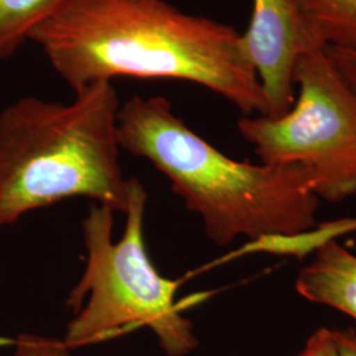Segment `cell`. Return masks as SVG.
<instances>
[{"mask_svg": "<svg viewBox=\"0 0 356 356\" xmlns=\"http://www.w3.org/2000/svg\"><path fill=\"white\" fill-rule=\"evenodd\" d=\"M13 346V356H73L64 339L36 334H20Z\"/></svg>", "mask_w": 356, "mask_h": 356, "instance_id": "11", "label": "cell"}, {"mask_svg": "<svg viewBox=\"0 0 356 356\" xmlns=\"http://www.w3.org/2000/svg\"><path fill=\"white\" fill-rule=\"evenodd\" d=\"M76 0H0V61L13 57L38 26Z\"/></svg>", "mask_w": 356, "mask_h": 356, "instance_id": "9", "label": "cell"}, {"mask_svg": "<svg viewBox=\"0 0 356 356\" xmlns=\"http://www.w3.org/2000/svg\"><path fill=\"white\" fill-rule=\"evenodd\" d=\"M297 356H339L334 329L321 327L314 331Z\"/></svg>", "mask_w": 356, "mask_h": 356, "instance_id": "12", "label": "cell"}, {"mask_svg": "<svg viewBox=\"0 0 356 356\" xmlns=\"http://www.w3.org/2000/svg\"><path fill=\"white\" fill-rule=\"evenodd\" d=\"M119 108L114 85L97 82L70 103L23 97L0 113V229L73 197L126 214Z\"/></svg>", "mask_w": 356, "mask_h": 356, "instance_id": "3", "label": "cell"}, {"mask_svg": "<svg viewBox=\"0 0 356 356\" xmlns=\"http://www.w3.org/2000/svg\"><path fill=\"white\" fill-rule=\"evenodd\" d=\"M116 135L120 149L169 179L219 247L317 223L321 200L305 168L231 159L191 131L164 97L135 95L120 104Z\"/></svg>", "mask_w": 356, "mask_h": 356, "instance_id": "2", "label": "cell"}, {"mask_svg": "<svg viewBox=\"0 0 356 356\" xmlns=\"http://www.w3.org/2000/svg\"><path fill=\"white\" fill-rule=\"evenodd\" d=\"M31 41L74 92L120 76L177 79L216 92L244 115H267L242 33L166 0H76Z\"/></svg>", "mask_w": 356, "mask_h": 356, "instance_id": "1", "label": "cell"}, {"mask_svg": "<svg viewBox=\"0 0 356 356\" xmlns=\"http://www.w3.org/2000/svg\"><path fill=\"white\" fill-rule=\"evenodd\" d=\"M294 83L288 113L244 115L238 129L261 163L301 165L319 200L343 202L356 195V94L325 48L297 61Z\"/></svg>", "mask_w": 356, "mask_h": 356, "instance_id": "5", "label": "cell"}, {"mask_svg": "<svg viewBox=\"0 0 356 356\" xmlns=\"http://www.w3.org/2000/svg\"><path fill=\"white\" fill-rule=\"evenodd\" d=\"M148 194L131 178L123 236L113 239L114 211L91 204L82 222L86 266L69 293L74 313L64 342L70 348L98 343L128 329L147 326L166 356H188L198 347L191 321L181 314V281L164 277L151 261L144 235Z\"/></svg>", "mask_w": 356, "mask_h": 356, "instance_id": "4", "label": "cell"}, {"mask_svg": "<svg viewBox=\"0 0 356 356\" xmlns=\"http://www.w3.org/2000/svg\"><path fill=\"white\" fill-rule=\"evenodd\" d=\"M307 301L327 306L356 321V254L339 242L318 251L294 282Z\"/></svg>", "mask_w": 356, "mask_h": 356, "instance_id": "7", "label": "cell"}, {"mask_svg": "<svg viewBox=\"0 0 356 356\" xmlns=\"http://www.w3.org/2000/svg\"><path fill=\"white\" fill-rule=\"evenodd\" d=\"M332 63L338 67L346 82L356 94V51H344L338 48H325Z\"/></svg>", "mask_w": 356, "mask_h": 356, "instance_id": "13", "label": "cell"}, {"mask_svg": "<svg viewBox=\"0 0 356 356\" xmlns=\"http://www.w3.org/2000/svg\"><path fill=\"white\" fill-rule=\"evenodd\" d=\"M13 339H10V338H3V337H0V347H3V346H13Z\"/></svg>", "mask_w": 356, "mask_h": 356, "instance_id": "15", "label": "cell"}, {"mask_svg": "<svg viewBox=\"0 0 356 356\" xmlns=\"http://www.w3.org/2000/svg\"><path fill=\"white\" fill-rule=\"evenodd\" d=\"M339 356H356V331L354 329H334Z\"/></svg>", "mask_w": 356, "mask_h": 356, "instance_id": "14", "label": "cell"}, {"mask_svg": "<svg viewBox=\"0 0 356 356\" xmlns=\"http://www.w3.org/2000/svg\"><path fill=\"white\" fill-rule=\"evenodd\" d=\"M356 234V216H343L291 234H273L247 241L242 247L216 260V266L250 254H273L304 260L341 238Z\"/></svg>", "mask_w": 356, "mask_h": 356, "instance_id": "8", "label": "cell"}, {"mask_svg": "<svg viewBox=\"0 0 356 356\" xmlns=\"http://www.w3.org/2000/svg\"><path fill=\"white\" fill-rule=\"evenodd\" d=\"M322 47L356 51V0H297Z\"/></svg>", "mask_w": 356, "mask_h": 356, "instance_id": "10", "label": "cell"}, {"mask_svg": "<svg viewBox=\"0 0 356 356\" xmlns=\"http://www.w3.org/2000/svg\"><path fill=\"white\" fill-rule=\"evenodd\" d=\"M242 45L260 81L267 115L272 118L292 107L297 61L307 51L325 48L312 32L297 0H252Z\"/></svg>", "mask_w": 356, "mask_h": 356, "instance_id": "6", "label": "cell"}]
</instances>
